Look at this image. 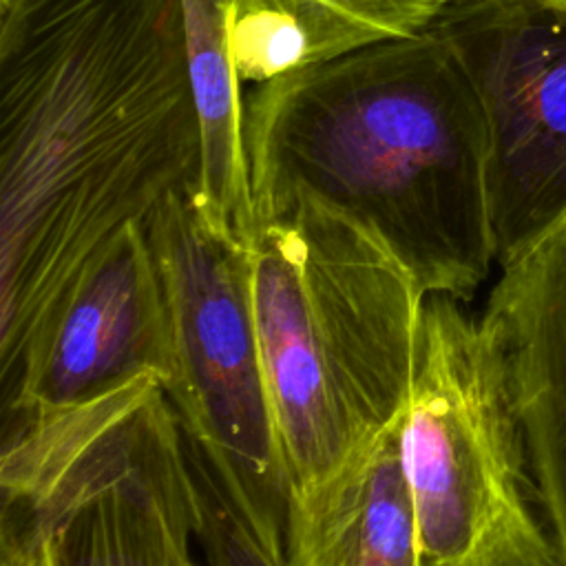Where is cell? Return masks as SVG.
Instances as JSON below:
<instances>
[{"instance_id":"6da1fadb","label":"cell","mask_w":566,"mask_h":566,"mask_svg":"<svg viewBox=\"0 0 566 566\" xmlns=\"http://www.w3.org/2000/svg\"><path fill=\"white\" fill-rule=\"evenodd\" d=\"M199 184L181 0H0V376L115 239Z\"/></svg>"},{"instance_id":"7a4b0ae2","label":"cell","mask_w":566,"mask_h":566,"mask_svg":"<svg viewBox=\"0 0 566 566\" xmlns=\"http://www.w3.org/2000/svg\"><path fill=\"white\" fill-rule=\"evenodd\" d=\"M484 111L431 22L256 84L245 95L254 228L307 195L371 228L424 294L471 301L495 245Z\"/></svg>"},{"instance_id":"3957f363","label":"cell","mask_w":566,"mask_h":566,"mask_svg":"<svg viewBox=\"0 0 566 566\" xmlns=\"http://www.w3.org/2000/svg\"><path fill=\"white\" fill-rule=\"evenodd\" d=\"M250 256L279 449L305 489L405 416L427 294L371 228L307 195L272 206Z\"/></svg>"},{"instance_id":"277c9868","label":"cell","mask_w":566,"mask_h":566,"mask_svg":"<svg viewBox=\"0 0 566 566\" xmlns=\"http://www.w3.org/2000/svg\"><path fill=\"white\" fill-rule=\"evenodd\" d=\"M2 520L46 533L57 566H206L184 429L157 376L4 420Z\"/></svg>"},{"instance_id":"5b68a950","label":"cell","mask_w":566,"mask_h":566,"mask_svg":"<svg viewBox=\"0 0 566 566\" xmlns=\"http://www.w3.org/2000/svg\"><path fill=\"white\" fill-rule=\"evenodd\" d=\"M400 442L420 566H564L500 345L451 294L424 296Z\"/></svg>"},{"instance_id":"8992f818","label":"cell","mask_w":566,"mask_h":566,"mask_svg":"<svg viewBox=\"0 0 566 566\" xmlns=\"http://www.w3.org/2000/svg\"><path fill=\"white\" fill-rule=\"evenodd\" d=\"M144 228L172 336L164 391L223 489L283 544L290 480L254 321L250 243L219 228L195 195L168 197Z\"/></svg>"},{"instance_id":"52a82bcc","label":"cell","mask_w":566,"mask_h":566,"mask_svg":"<svg viewBox=\"0 0 566 566\" xmlns=\"http://www.w3.org/2000/svg\"><path fill=\"white\" fill-rule=\"evenodd\" d=\"M431 24L484 111L500 265L566 217V0H451Z\"/></svg>"},{"instance_id":"ba28073f","label":"cell","mask_w":566,"mask_h":566,"mask_svg":"<svg viewBox=\"0 0 566 566\" xmlns=\"http://www.w3.org/2000/svg\"><path fill=\"white\" fill-rule=\"evenodd\" d=\"M170 365L166 292L139 223L69 285L0 376L4 420L86 402L144 374L164 385Z\"/></svg>"},{"instance_id":"9c48e42d","label":"cell","mask_w":566,"mask_h":566,"mask_svg":"<svg viewBox=\"0 0 566 566\" xmlns=\"http://www.w3.org/2000/svg\"><path fill=\"white\" fill-rule=\"evenodd\" d=\"M497 268L480 316L504 356L542 511L566 566V217Z\"/></svg>"},{"instance_id":"30bf717a","label":"cell","mask_w":566,"mask_h":566,"mask_svg":"<svg viewBox=\"0 0 566 566\" xmlns=\"http://www.w3.org/2000/svg\"><path fill=\"white\" fill-rule=\"evenodd\" d=\"M402 418L332 475L290 491L283 566H420Z\"/></svg>"},{"instance_id":"8fae6325","label":"cell","mask_w":566,"mask_h":566,"mask_svg":"<svg viewBox=\"0 0 566 566\" xmlns=\"http://www.w3.org/2000/svg\"><path fill=\"white\" fill-rule=\"evenodd\" d=\"M192 99L201 128L197 201L226 232L252 241L245 95L234 51L237 0H181Z\"/></svg>"},{"instance_id":"7c38bea8","label":"cell","mask_w":566,"mask_h":566,"mask_svg":"<svg viewBox=\"0 0 566 566\" xmlns=\"http://www.w3.org/2000/svg\"><path fill=\"white\" fill-rule=\"evenodd\" d=\"M186 438V436H184ZM201 502L199 551L206 566H283V544L263 535L186 440Z\"/></svg>"},{"instance_id":"4fadbf2b","label":"cell","mask_w":566,"mask_h":566,"mask_svg":"<svg viewBox=\"0 0 566 566\" xmlns=\"http://www.w3.org/2000/svg\"><path fill=\"white\" fill-rule=\"evenodd\" d=\"M321 11L363 31L371 40L409 35L427 27L442 0H310Z\"/></svg>"},{"instance_id":"5bb4252c","label":"cell","mask_w":566,"mask_h":566,"mask_svg":"<svg viewBox=\"0 0 566 566\" xmlns=\"http://www.w3.org/2000/svg\"><path fill=\"white\" fill-rule=\"evenodd\" d=\"M0 548V566H57L46 533L29 524L2 520Z\"/></svg>"},{"instance_id":"9a60e30c","label":"cell","mask_w":566,"mask_h":566,"mask_svg":"<svg viewBox=\"0 0 566 566\" xmlns=\"http://www.w3.org/2000/svg\"><path fill=\"white\" fill-rule=\"evenodd\" d=\"M442 2H447V4H449V2H451V0H442Z\"/></svg>"}]
</instances>
